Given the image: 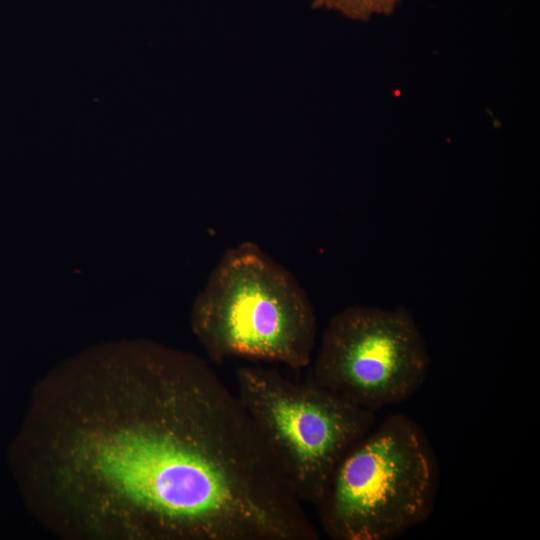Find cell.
<instances>
[{
	"mask_svg": "<svg viewBox=\"0 0 540 540\" xmlns=\"http://www.w3.org/2000/svg\"><path fill=\"white\" fill-rule=\"evenodd\" d=\"M7 459L29 514L67 540H247L281 479L212 367L149 342L43 377Z\"/></svg>",
	"mask_w": 540,
	"mask_h": 540,
	"instance_id": "6da1fadb",
	"label": "cell"
},
{
	"mask_svg": "<svg viewBox=\"0 0 540 540\" xmlns=\"http://www.w3.org/2000/svg\"><path fill=\"white\" fill-rule=\"evenodd\" d=\"M192 330L210 359L310 365L317 323L297 278L258 244L228 248L195 300Z\"/></svg>",
	"mask_w": 540,
	"mask_h": 540,
	"instance_id": "7a4b0ae2",
	"label": "cell"
},
{
	"mask_svg": "<svg viewBox=\"0 0 540 540\" xmlns=\"http://www.w3.org/2000/svg\"><path fill=\"white\" fill-rule=\"evenodd\" d=\"M438 485L425 432L409 416L391 414L338 463L316 506L322 529L333 540L393 539L431 516Z\"/></svg>",
	"mask_w": 540,
	"mask_h": 540,
	"instance_id": "3957f363",
	"label": "cell"
},
{
	"mask_svg": "<svg viewBox=\"0 0 540 540\" xmlns=\"http://www.w3.org/2000/svg\"><path fill=\"white\" fill-rule=\"evenodd\" d=\"M237 396L280 462L296 495L315 506L348 449L375 422V412L321 386L275 369L245 365Z\"/></svg>",
	"mask_w": 540,
	"mask_h": 540,
	"instance_id": "277c9868",
	"label": "cell"
},
{
	"mask_svg": "<svg viewBox=\"0 0 540 540\" xmlns=\"http://www.w3.org/2000/svg\"><path fill=\"white\" fill-rule=\"evenodd\" d=\"M429 369L425 340L409 310L354 305L328 322L309 376L375 412L413 396Z\"/></svg>",
	"mask_w": 540,
	"mask_h": 540,
	"instance_id": "5b68a950",
	"label": "cell"
},
{
	"mask_svg": "<svg viewBox=\"0 0 540 540\" xmlns=\"http://www.w3.org/2000/svg\"><path fill=\"white\" fill-rule=\"evenodd\" d=\"M401 0H312V8L336 10L352 20L368 21L372 15L392 14Z\"/></svg>",
	"mask_w": 540,
	"mask_h": 540,
	"instance_id": "8992f818",
	"label": "cell"
}]
</instances>
